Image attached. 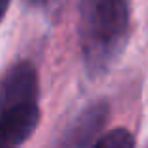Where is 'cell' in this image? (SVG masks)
<instances>
[{
	"instance_id": "6da1fadb",
	"label": "cell",
	"mask_w": 148,
	"mask_h": 148,
	"mask_svg": "<svg viewBox=\"0 0 148 148\" xmlns=\"http://www.w3.org/2000/svg\"><path fill=\"white\" fill-rule=\"evenodd\" d=\"M130 34L127 0H79L77 36L84 68L98 77L111 69Z\"/></svg>"
},
{
	"instance_id": "7a4b0ae2",
	"label": "cell",
	"mask_w": 148,
	"mask_h": 148,
	"mask_svg": "<svg viewBox=\"0 0 148 148\" xmlns=\"http://www.w3.org/2000/svg\"><path fill=\"white\" fill-rule=\"evenodd\" d=\"M107 120L109 103L105 99L92 101L66 126L54 143V148H94Z\"/></svg>"
},
{
	"instance_id": "3957f363",
	"label": "cell",
	"mask_w": 148,
	"mask_h": 148,
	"mask_svg": "<svg viewBox=\"0 0 148 148\" xmlns=\"http://www.w3.org/2000/svg\"><path fill=\"white\" fill-rule=\"evenodd\" d=\"M38 71L32 62L21 60L10 66L0 77V112L17 105L38 103Z\"/></svg>"
},
{
	"instance_id": "277c9868",
	"label": "cell",
	"mask_w": 148,
	"mask_h": 148,
	"mask_svg": "<svg viewBox=\"0 0 148 148\" xmlns=\"http://www.w3.org/2000/svg\"><path fill=\"white\" fill-rule=\"evenodd\" d=\"M40 124V105L26 103L0 112V148H23Z\"/></svg>"
},
{
	"instance_id": "5b68a950",
	"label": "cell",
	"mask_w": 148,
	"mask_h": 148,
	"mask_svg": "<svg viewBox=\"0 0 148 148\" xmlns=\"http://www.w3.org/2000/svg\"><path fill=\"white\" fill-rule=\"evenodd\" d=\"M94 148H135V137L126 127H114L101 135Z\"/></svg>"
},
{
	"instance_id": "8992f818",
	"label": "cell",
	"mask_w": 148,
	"mask_h": 148,
	"mask_svg": "<svg viewBox=\"0 0 148 148\" xmlns=\"http://www.w3.org/2000/svg\"><path fill=\"white\" fill-rule=\"evenodd\" d=\"M51 2H54V0H25L26 6H32V8H45Z\"/></svg>"
},
{
	"instance_id": "52a82bcc",
	"label": "cell",
	"mask_w": 148,
	"mask_h": 148,
	"mask_svg": "<svg viewBox=\"0 0 148 148\" xmlns=\"http://www.w3.org/2000/svg\"><path fill=\"white\" fill-rule=\"evenodd\" d=\"M10 2L11 0H0V23H2L4 17H6V11H8V8H10Z\"/></svg>"
},
{
	"instance_id": "ba28073f",
	"label": "cell",
	"mask_w": 148,
	"mask_h": 148,
	"mask_svg": "<svg viewBox=\"0 0 148 148\" xmlns=\"http://www.w3.org/2000/svg\"><path fill=\"white\" fill-rule=\"evenodd\" d=\"M146 148H148V146H146Z\"/></svg>"
}]
</instances>
